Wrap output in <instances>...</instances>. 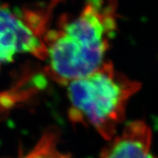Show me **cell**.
Here are the masks:
<instances>
[{
	"mask_svg": "<svg viewBox=\"0 0 158 158\" xmlns=\"http://www.w3.org/2000/svg\"><path fill=\"white\" fill-rule=\"evenodd\" d=\"M66 86L71 120L89 126L109 141L118 132L129 101L141 84L106 60L97 69Z\"/></svg>",
	"mask_w": 158,
	"mask_h": 158,
	"instance_id": "cell-2",
	"label": "cell"
},
{
	"mask_svg": "<svg viewBox=\"0 0 158 158\" xmlns=\"http://www.w3.org/2000/svg\"><path fill=\"white\" fill-rule=\"evenodd\" d=\"M57 135L53 131L44 134L27 153L19 158H71L57 148Z\"/></svg>",
	"mask_w": 158,
	"mask_h": 158,
	"instance_id": "cell-5",
	"label": "cell"
},
{
	"mask_svg": "<svg viewBox=\"0 0 158 158\" xmlns=\"http://www.w3.org/2000/svg\"><path fill=\"white\" fill-rule=\"evenodd\" d=\"M116 31V3L87 0L77 15H64L47 31L46 74L66 85L94 71L106 61Z\"/></svg>",
	"mask_w": 158,
	"mask_h": 158,
	"instance_id": "cell-1",
	"label": "cell"
},
{
	"mask_svg": "<svg viewBox=\"0 0 158 158\" xmlns=\"http://www.w3.org/2000/svg\"><path fill=\"white\" fill-rule=\"evenodd\" d=\"M152 131L142 120L131 121L107 141L98 158H156L151 152Z\"/></svg>",
	"mask_w": 158,
	"mask_h": 158,
	"instance_id": "cell-4",
	"label": "cell"
},
{
	"mask_svg": "<svg viewBox=\"0 0 158 158\" xmlns=\"http://www.w3.org/2000/svg\"><path fill=\"white\" fill-rule=\"evenodd\" d=\"M49 12L0 6V64L11 62L20 54L44 60Z\"/></svg>",
	"mask_w": 158,
	"mask_h": 158,
	"instance_id": "cell-3",
	"label": "cell"
}]
</instances>
